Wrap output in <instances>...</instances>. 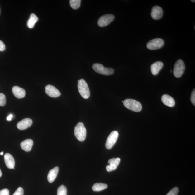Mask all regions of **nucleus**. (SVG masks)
<instances>
[{
  "instance_id": "obj_1",
  "label": "nucleus",
  "mask_w": 195,
  "mask_h": 195,
  "mask_svg": "<svg viewBox=\"0 0 195 195\" xmlns=\"http://www.w3.org/2000/svg\"><path fill=\"white\" fill-rule=\"evenodd\" d=\"M74 134L79 141L83 142L87 136V130L82 122H79L76 125L74 130Z\"/></svg>"
},
{
  "instance_id": "obj_2",
  "label": "nucleus",
  "mask_w": 195,
  "mask_h": 195,
  "mask_svg": "<svg viewBox=\"0 0 195 195\" xmlns=\"http://www.w3.org/2000/svg\"><path fill=\"white\" fill-rule=\"evenodd\" d=\"M125 107L128 109L133 112H138L142 109V106L139 102L133 99H128L123 101Z\"/></svg>"
},
{
  "instance_id": "obj_3",
  "label": "nucleus",
  "mask_w": 195,
  "mask_h": 195,
  "mask_svg": "<svg viewBox=\"0 0 195 195\" xmlns=\"http://www.w3.org/2000/svg\"><path fill=\"white\" fill-rule=\"evenodd\" d=\"M78 88L79 93L83 98H89L90 96V92L87 83L83 79L79 80L78 83Z\"/></svg>"
},
{
  "instance_id": "obj_4",
  "label": "nucleus",
  "mask_w": 195,
  "mask_h": 195,
  "mask_svg": "<svg viewBox=\"0 0 195 195\" xmlns=\"http://www.w3.org/2000/svg\"><path fill=\"white\" fill-rule=\"evenodd\" d=\"M93 69L98 73L108 76L114 73V69L112 68L105 67L104 66L99 63H95L92 66Z\"/></svg>"
},
{
  "instance_id": "obj_5",
  "label": "nucleus",
  "mask_w": 195,
  "mask_h": 195,
  "mask_svg": "<svg viewBox=\"0 0 195 195\" xmlns=\"http://www.w3.org/2000/svg\"><path fill=\"white\" fill-rule=\"evenodd\" d=\"M185 70V65L182 60H178L174 64L173 73L176 78H179L182 76Z\"/></svg>"
},
{
  "instance_id": "obj_6",
  "label": "nucleus",
  "mask_w": 195,
  "mask_h": 195,
  "mask_svg": "<svg viewBox=\"0 0 195 195\" xmlns=\"http://www.w3.org/2000/svg\"><path fill=\"white\" fill-rule=\"evenodd\" d=\"M164 40L161 38H155L149 41L147 43V47L149 50H156L159 49L164 46Z\"/></svg>"
},
{
  "instance_id": "obj_7",
  "label": "nucleus",
  "mask_w": 195,
  "mask_h": 195,
  "mask_svg": "<svg viewBox=\"0 0 195 195\" xmlns=\"http://www.w3.org/2000/svg\"><path fill=\"white\" fill-rule=\"evenodd\" d=\"M119 137V133L117 131H113L109 135L106 143V148L110 149L112 148L117 142Z\"/></svg>"
},
{
  "instance_id": "obj_8",
  "label": "nucleus",
  "mask_w": 195,
  "mask_h": 195,
  "mask_svg": "<svg viewBox=\"0 0 195 195\" xmlns=\"http://www.w3.org/2000/svg\"><path fill=\"white\" fill-rule=\"evenodd\" d=\"M115 17L112 14H106L101 17L98 21V24L101 27L108 26L114 20Z\"/></svg>"
},
{
  "instance_id": "obj_9",
  "label": "nucleus",
  "mask_w": 195,
  "mask_h": 195,
  "mask_svg": "<svg viewBox=\"0 0 195 195\" xmlns=\"http://www.w3.org/2000/svg\"><path fill=\"white\" fill-rule=\"evenodd\" d=\"M45 92L49 97L52 98H56L60 96L61 93L54 86L49 85L45 87Z\"/></svg>"
},
{
  "instance_id": "obj_10",
  "label": "nucleus",
  "mask_w": 195,
  "mask_h": 195,
  "mask_svg": "<svg viewBox=\"0 0 195 195\" xmlns=\"http://www.w3.org/2000/svg\"><path fill=\"white\" fill-rule=\"evenodd\" d=\"M121 162L120 158H112L108 160L109 165L106 167L107 171L111 172L116 169Z\"/></svg>"
},
{
  "instance_id": "obj_11",
  "label": "nucleus",
  "mask_w": 195,
  "mask_h": 195,
  "mask_svg": "<svg viewBox=\"0 0 195 195\" xmlns=\"http://www.w3.org/2000/svg\"><path fill=\"white\" fill-rule=\"evenodd\" d=\"M151 16L154 20H159L163 16V11L161 7L159 6H156L153 7L152 9Z\"/></svg>"
},
{
  "instance_id": "obj_12",
  "label": "nucleus",
  "mask_w": 195,
  "mask_h": 195,
  "mask_svg": "<svg viewBox=\"0 0 195 195\" xmlns=\"http://www.w3.org/2000/svg\"><path fill=\"white\" fill-rule=\"evenodd\" d=\"M32 123V120L30 118H26L18 122L17 127L19 130H23L30 127Z\"/></svg>"
},
{
  "instance_id": "obj_13",
  "label": "nucleus",
  "mask_w": 195,
  "mask_h": 195,
  "mask_svg": "<svg viewBox=\"0 0 195 195\" xmlns=\"http://www.w3.org/2000/svg\"><path fill=\"white\" fill-rule=\"evenodd\" d=\"M6 166L10 169H15V162L14 158L10 154L7 153L4 156Z\"/></svg>"
},
{
  "instance_id": "obj_14",
  "label": "nucleus",
  "mask_w": 195,
  "mask_h": 195,
  "mask_svg": "<svg viewBox=\"0 0 195 195\" xmlns=\"http://www.w3.org/2000/svg\"><path fill=\"white\" fill-rule=\"evenodd\" d=\"M13 93L18 99L23 98L26 95V91L22 88L18 86H14L12 88Z\"/></svg>"
},
{
  "instance_id": "obj_15",
  "label": "nucleus",
  "mask_w": 195,
  "mask_h": 195,
  "mask_svg": "<svg viewBox=\"0 0 195 195\" xmlns=\"http://www.w3.org/2000/svg\"><path fill=\"white\" fill-rule=\"evenodd\" d=\"M163 63L161 62H157L151 65V70L153 75L156 76L159 73L163 66Z\"/></svg>"
},
{
  "instance_id": "obj_16",
  "label": "nucleus",
  "mask_w": 195,
  "mask_h": 195,
  "mask_svg": "<svg viewBox=\"0 0 195 195\" xmlns=\"http://www.w3.org/2000/svg\"><path fill=\"white\" fill-rule=\"evenodd\" d=\"M162 101L165 105L170 107H172L175 105V102L174 99L168 95H163L162 97Z\"/></svg>"
},
{
  "instance_id": "obj_17",
  "label": "nucleus",
  "mask_w": 195,
  "mask_h": 195,
  "mask_svg": "<svg viewBox=\"0 0 195 195\" xmlns=\"http://www.w3.org/2000/svg\"><path fill=\"white\" fill-rule=\"evenodd\" d=\"M33 144V140L31 139H28L21 142L20 144V146L26 152H29L31 150Z\"/></svg>"
},
{
  "instance_id": "obj_18",
  "label": "nucleus",
  "mask_w": 195,
  "mask_h": 195,
  "mask_svg": "<svg viewBox=\"0 0 195 195\" xmlns=\"http://www.w3.org/2000/svg\"><path fill=\"white\" fill-rule=\"evenodd\" d=\"M59 171V167H56L49 171L47 175V180L49 183H53L55 180L56 178L57 177Z\"/></svg>"
},
{
  "instance_id": "obj_19",
  "label": "nucleus",
  "mask_w": 195,
  "mask_h": 195,
  "mask_svg": "<svg viewBox=\"0 0 195 195\" xmlns=\"http://www.w3.org/2000/svg\"><path fill=\"white\" fill-rule=\"evenodd\" d=\"M38 18L35 14L32 13L30 15L28 22H27V26L29 28L32 29L34 28L35 24L38 21Z\"/></svg>"
},
{
  "instance_id": "obj_20",
  "label": "nucleus",
  "mask_w": 195,
  "mask_h": 195,
  "mask_svg": "<svg viewBox=\"0 0 195 195\" xmlns=\"http://www.w3.org/2000/svg\"><path fill=\"white\" fill-rule=\"evenodd\" d=\"M107 187V185L105 183H97L93 186L92 189L94 191L99 192L105 189Z\"/></svg>"
},
{
  "instance_id": "obj_21",
  "label": "nucleus",
  "mask_w": 195,
  "mask_h": 195,
  "mask_svg": "<svg viewBox=\"0 0 195 195\" xmlns=\"http://www.w3.org/2000/svg\"><path fill=\"white\" fill-rule=\"evenodd\" d=\"M81 2V0H71L69 1L70 6L74 10H77L80 7Z\"/></svg>"
},
{
  "instance_id": "obj_22",
  "label": "nucleus",
  "mask_w": 195,
  "mask_h": 195,
  "mask_svg": "<svg viewBox=\"0 0 195 195\" xmlns=\"http://www.w3.org/2000/svg\"><path fill=\"white\" fill-rule=\"evenodd\" d=\"M67 189L65 186L62 185L58 188L57 195H67Z\"/></svg>"
},
{
  "instance_id": "obj_23",
  "label": "nucleus",
  "mask_w": 195,
  "mask_h": 195,
  "mask_svg": "<svg viewBox=\"0 0 195 195\" xmlns=\"http://www.w3.org/2000/svg\"><path fill=\"white\" fill-rule=\"evenodd\" d=\"M6 99L5 95L0 93V106H3L6 105Z\"/></svg>"
},
{
  "instance_id": "obj_24",
  "label": "nucleus",
  "mask_w": 195,
  "mask_h": 195,
  "mask_svg": "<svg viewBox=\"0 0 195 195\" xmlns=\"http://www.w3.org/2000/svg\"><path fill=\"white\" fill-rule=\"evenodd\" d=\"M179 189L177 187H175L172 189L166 195H177L178 193Z\"/></svg>"
},
{
  "instance_id": "obj_25",
  "label": "nucleus",
  "mask_w": 195,
  "mask_h": 195,
  "mask_svg": "<svg viewBox=\"0 0 195 195\" xmlns=\"http://www.w3.org/2000/svg\"><path fill=\"white\" fill-rule=\"evenodd\" d=\"M24 191L23 188L20 187L17 188L13 195H24Z\"/></svg>"
},
{
  "instance_id": "obj_26",
  "label": "nucleus",
  "mask_w": 195,
  "mask_h": 195,
  "mask_svg": "<svg viewBox=\"0 0 195 195\" xmlns=\"http://www.w3.org/2000/svg\"><path fill=\"white\" fill-rule=\"evenodd\" d=\"M190 100L192 102V103L194 106L195 105V91L194 89L192 92L191 96V98H190Z\"/></svg>"
},
{
  "instance_id": "obj_27",
  "label": "nucleus",
  "mask_w": 195,
  "mask_h": 195,
  "mask_svg": "<svg viewBox=\"0 0 195 195\" xmlns=\"http://www.w3.org/2000/svg\"><path fill=\"white\" fill-rule=\"evenodd\" d=\"M10 192L7 189H4L0 190V195H9Z\"/></svg>"
},
{
  "instance_id": "obj_28",
  "label": "nucleus",
  "mask_w": 195,
  "mask_h": 195,
  "mask_svg": "<svg viewBox=\"0 0 195 195\" xmlns=\"http://www.w3.org/2000/svg\"><path fill=\"white\" fill-rule=\"evenodd\" d=\"M5 50V45L4 43L0 40V51H3Z\"/></svg>"
},
{
  "instance_id": "obj_29",
  "label": "nucleus",
  "mask_w": 195,
  "mask_h": 195,
  "mask_svg": "<svg viewBox=\"0 0 195 195\" xmlns=\"http://www.w3.org/2000/svg\"><path fill=\"white\" fill-rule=\"evenodd\" d=\"M12 117L13 115L12 114L9 115L7 118V119L8 121H11Z\"/></svg>"
},
{
  "instance_id": "obj_30",
  "label": "nucleus",
  "mask_w": 195,
  "mask_h": 195,
  "mask_svg": "<svg viewBox=\"0 0 195 195\" xmlns=\"http://www.w3.org/2000/svg\"><path fill=\"white\" fill-rule=\"evenodd\" d=\"M2 175V172H1V170L0 169V177H1Z\"/></svg>"
},
{
  "instance_id": "obj_31",
  "label": "nucleus",
  "mask_w": 195,
  "mask_h": 195,
  "mask_svg": "<svg viewBox=\"0 0 195 195\" xmlns=\"http://www.w3.org/2000/svg\"><path fill=\"white\" fill-rule=\"evenodd\" d=\"M0 155H3V151H2V152L0 153Z\"/></svg>"
},
{
  "instance_id": "obj_32",
  "label": "nucleus",
  "mask_w": 195,
  "mask_h": 195,
  "mask_svg": "<svg viewBox=\"0 0 195 195\" xmlns=\"http://www.w3.org/2000/svg\"><path fill=\"white\" fill-rule=\"evenodd\" d=\"M191 1L192 2H194V3H195V1H192V0H191Z\"/></svg>"
}]
</instances>
